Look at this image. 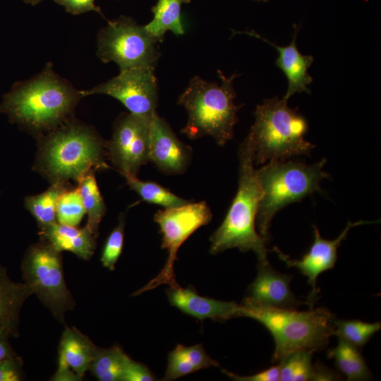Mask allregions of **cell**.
Wrapping results in <instances>:
<instances>
[{"instance_id": "d590c367", "label": "cell", "mask_w": 381, "mask_h": 381, "mask_svg": "<svg viewBox=\"0 0 381 381\" xmlns=\"http://www.w3.org/2000/svg\"><path fill=\"white\" fill-rule=\"evenodd\" d=\"M55 3L65 8L68 13L79 15L88 11H96L103 16L99 6L95 4V0H54Z\"/></svg>"}, {"instance_id": "f35d334b", "label": "cell", "mask_w": 381, "mask_h": 381, "mask_svg": "<svg viewBox=\"0 0 381 381\" xmlns=\"http://www.w3.org/2000/svg\"><path fill=\"white\" fill-rule=\"evenodd\" d=\"M9 335L0 332V362L16 356L8 342Z\"/></svg>"}, {"instance_id": "d6986e66", "label": "cell", "mask_w": 381, "mask_h": 381, "mask_svg": "<svg viewBox=\"0 0 381 381\" xmlns=\"http://www.w3.org/2000/svg\"><path fill=\"white\" fill-rule=\"evenodd\" d=\"M32 294L33 290L29 284L12 281L0 265V332L18 336L20 309Z\"/></svg>"}, {"instance_id": "8992f818", "label": "cell", "mask_w": 381, "mask_h": 381, "mask_svg": "<svg viewBox=\"0 0 381 381\" xmlns=\"http://www.w3.org/2000/svg\"><path fill=\"white\" fill-rule=\"evenodd\" d=\"M287 100L274 97L257 106L255 122L248 135L254 164L287 160L298 155L310 156L315 147L304 138L308 131L306 119L291 109Z\"/></svg>"}, {"instance_id": "2e32d148", "label": "cell", "mask_w": 381, "mask_h": 381, "mask_svg": "<svg viewBox=\"0 0 381 381\" xmlns=\"http://www.w3.org/2000/svg\"><path fill=\"white\" fill-rule=\"evenodd\" d=\"M171 306L184 313L199 320L210 318L225 321L232 318L243 317V308L234 301H222L200 296L192 286L169 287L166 291Z\"/></svg>"}, {"instance_id": "f1b7e54d", "label": "cell", "mask_w": 381, "mask_h": 381, "mask_svg": "<svg viewBox=\"0 0 381 381\" xmlns=\"http://www.w3.org/2000/svg\"><path fill=\"white\" fill-rule=\"evenodd\" d=\"M85 213L82 198L77 188H71L60 195L56 209L58 223L77 226Z\"/></svg>"}, {"instance_id": "277c9868", "label": "cell", "mask_w": 381, "mask_h": 381, "mask_svg": "<svg viewBox=\"0 0 381 381\" xmlns=\"http://www.w3.org/2000/svg\"><path fill=\"white\" fill-rule=\"evenodd\" d=\"M221 84L206 81L199 76L191 79L179 97V104L188 111V119L181 133L190 139L212 137L217 145H224L234 135L237 112L242 107L234 103L233 80L218 71Z\"/></svg>"}, {"instance_id": "836d02e7", "label": "cell", "mask_w": 381, "mask_h": 381, "mask_svg": "<svg viewBox=\"0 0 381 381\" xmlns=\"http://www.w3.org/2000/svg\"><path fill=\"white\" fill-rule=\"evenodd\" d=\"M23 378L22 361L19 356L0 362V381H20Z\"/></svg>"}, {"instance_id": "e0dca14e", "label": "cell", "mask_w": 381, "mask_h": 381, "mask_svg": "<svg viewBox=\"0 0 381 381\" xmlns=\"http://www.w3.org/2000/svg\"><path fill=\"white\" fill-rule=\"evenodd\" d=\"M298 30H295L291 43L289 46L281 47L262 38L255 32L248 34L255 36L275 47L279 52L276 65L282 69L288 80V88L284 98L289 99L297 92L310 93L308 85L313 82L312 77L308 73V69L313 62V57L301 54L296 47V39Z\"/></svg>"}, {"instance_id": "7a4b0ae2", "label": "cell", "mask_w": 381, "mask_h": 381, "mask_svg": "<svg viewBox=\"0 0 381 381\" xmlns=\"http://www.w3.org/2000/svg\"><path fill=\"white\" fill-rule=\"evenodd\" d=\"M107 142L91 127L72 120L38 137L33 169L51 183L78 181L107 169Z\"/></svg>"}, {"instance_id": "83f0119b", "label": "cell", "mask_w": 381, "mask_h": 381, "mask_svg": "<svg viewBox=\"0 0 381 381\" xmlns=\"http://www.w3.org/2000/svg\"><path fill=\"white\" fill-rule=\"evenodd\" d=\"M334 325L333 335L358 349L362 348L381 329L380 322L370 323L358 320L335 319Z\"/></svg>"}, {"instance_id": "8fae6325", "label": "cell", "mask_w": 381, "mask_h": 381, "mask_svg": "<svg viewBox=\"0 0 381 381\" xmlns=\"http://www.w3.org/2000/svg\"><path fill=\"white\" fill-rule=\"evenodd\" d=\"M151 119L128 113L115 123L107 145V158L123 176H137L140 167L150 161Z\"/></svg>"}, {"instance_id": "cb8c5ba5", "label": "cell", "mask_w": 381, "mask_h": 381, "mask_svg": "<svg viewBox=\"0 0 381 381\" xmlns=\"http://www.w3.org/2000/svg\"><path fill=\"white\" fill-rule=\"evenodd\" d=\"M95 171H91L77 181L82 202L87 214L86 226L94 236H99V224L105 214L107 207L98 188Z\"/></svg>"}, {"instance_id": "6da1fadb", "label": "cell", "mask_w": 381, "mask_h": 381, "mask_svg": "<svg viewBox=\"0 0 381 381\" xmlns=\"http://www.w3.org/2000/svg\"><path fill=\"white\" fill-rule=\"evenodd\" d=\"M82 96L47 64L32 78L20 83L7 94L0 111L38 137L71 121Z\"/></svg>"}, {"instance_id": "ba28073f", "label": "cell", "mask_w": 381, "mask_h": 381, "mask_svg": "<svg viewBox=\"0 0 381 381\" xmlns=\"http://www.w3.org/2000/svg\"><path fill=\"white\" fill-rule=\"evenodd\" d=\"M23 277L42 303L60 322L75 301L68 291L62 268L61 252L40 239L26 250L22 262Z\"/></svg>"}, {"instance_id": "52a82bcc", "label": "cell", "mask_w": 381, "mask_h": 381, "mask_svg": "<svg viewBox=\"0 0 381 381\" xmlns=\"http://www.w3.org/2000/svg\"><path fill=\"white\" fill-rule=\"evenodd\" d=\"M326 161L324 158L307 165L299 161L272 160L256 169L262 198L255 225L262 238L268 240L271 222L280 210L307 195L322 193L320 182L329 177L322 169Z\"/></svg>"}, {"instance_id": "5bb4252c", "label": "cell", "mask_w": 381, "mask_h": 381, "mask_svg": "<svg viewBox=\"0 0 381 381\" xmlns=\"http://www.w3.org/2000/svg\"><path fill=\"white\" fill-rule=\"evenodd\" d=\"M191 149L181 142L169 124L155 113L150 121V161L163 173L181 174L190 160Z\"/></svg>"}, {"instance_id": "d4e9b609", "label": "cell", "mask_w": 381, "mask_h": 381, "mask_svg": "<svg viewBox=\"0 0 381 381\" xmlns=\"http://www.w3.org/2000/svg\"><path fill=\"white\" fill-rule=\"evenodd\" d=\"M129 358L117 346L98 349L89 370L100 381H122L124 368Z\"/></svg>"}, {"instance_id": "7c38bea8", "label": "cell", "mask_w": 381, "mask_h": 381, "mask_svg": "<svg viewBox=\"0 0 381 381\" xmlns=\"http://www.w3.org/2000/svg\"><path fill=\"white\" fill-rule=\"evenodd\" d=\"M154 69L142 67L120 71L117 76L80 93L83 97L94 94L111 96L121 102L129 113L151 119L156 113L157 102Z\"/></svg>"}, {"instance_id": "603a6c76", "label": "cell", "mask_w": 381, "mask_h": 381, "mask_svg": "<svg viewBox=\"0 0 381 381\" xmlns=\"http://www.w3.org/2000/svg\"><path fill=\"white\" fill-rule=\"evenodd\" d=\"M327 357L334 361L338 370L346 380H363L371 376L366 362L358 348L339 339L338 344L329 349Z\"/></svg>"}, {"instance_id": "1f68e13d", "label": "cell", "mask_w": 381, "mask_h": 381, "mask_svg": "<svg viewBox=\"0 0 381 381\" xmlns=\"http://www.w3.org/2000/svg\"><path fill=\"white\" fill-rule=\"evenodd\" d=\"M181 349L186 357L193 364L197 370L210 367H218L219 363L210 357L201 344L191 346L181 345Z\"/></svg>"}, {"instance_id": "ac0fdd59", "label": "cell", "mask_w": 381, "mask_h": 381, "mask_svg": "<svg viewBox=\"0 0 381 381\" xmlns=\"http://www.w3.org/2000/svg\"><path fill=\"white\" fill-rule=\"evenodd\" d=\"M40 239L49 243L56 250L70 251L78 258L87 260L96 248V237L85 225L78 229L57 222L40 229Z\"/></svg>"}, {"instance_id": "74e56055", "label": "cell", "mask_w": 381, "mask_h": 381, "mask_svg": "<svg viewBox=\"0 0 381 381\" xmlns=\"http://www.w3.org/2000/svg\"><path fill=\"white\" fill-rule=\"evenodd\" d=\"M340 375L327 367L325 366L322 363L314 364V376L313 380H341Z\"/></svg>"}, {"instance_id": "ab89813d", "label": "cell", "mask_w": 381, "mask_h": 381, "mask_svg": "<svg viewBox=\"0 0 381 381\" xmlns=\"http://www.w3.org/2000/svg\"><path fill=\"white\" fill-rule=\"evenodd\" d=\"M23 1H24L25 3L31 4L32 6H35L40 3L43 0H23Z\"/></svg>"}, {"instance_id": "4fadbf2b", "label": "cell", "mask_w": 381, "mask_h": 381, "mask_svg": "<svg viewBox=\"0 0 381 381\" xmlns=\"http://www.w3.org/2000/svg\"><path fill=\"white\" fill-rule=\"evenodd\" d=\"M378 221L360 220L356 222H348L346 226L340 235L334 240L323 238L316 226L313 225L314 240L307 253L300 260L292 259L282 253L279 248L274 246L272 251L275 253L279 258L284 262L288 267H296L308 278V284L311 286V291L307 298L308 306L313 308L319 289L316 282L318 277L325 271L334 267L337 259V250L341 243L346 238L350 229L354 226L377 223Z\"/></svg>"}, {"instance_id": "f546056e", "label": "cell", "mask_w": 381, "mask_h": 381, "mask_svg": "<svg viewBox=\"0 0 381 381\" xmlns=\"http://www.w3.org/2000/svg\"><path fill=\"white\" fill-rule=\"evenodd\" d=\"M125 226V216L121 213L119 216V223L109 235L101 256V261L104 267L114 270L115 265L121 254L123 246Z\"/></svg>"}, {"instance_id": "9c48e42d", "label": "cell", "mask_w": 381, "mask_h": 381, "mask_svg": "<svg viewBox=\"0 0 381 381\" xmlns=\"http://www.w3.org/2000/svg\"><path fill=\"white\" fill-rule=\"evenodd\" d=\"M158 40L145 25L121 16L108 21L97 37V56L104 63L114 61L124 71L135 68H155L160 56Z\"/></svg>"}, {"instance_id": "30bf717a", "label": "cell", "mask_w": 381, "mask_h": 381, "mask_svg": "<svg viewBox=\"0 0 381 381\" xmlns=\"http://www.w3.org/2000/svg\"><path fill=\"white\" fill-rule=\"evenodd\" d=\"M212 217L211 210L205 201L189 202L179 207L157 211L154 220L159 226L162 234V248L167 250L168 257L161 272L133 296L140 295L162 284L172 288L180 286L176 282L174 267L178 250L193 232L207 224Z\"/></svg>"}, {"instance_id": "3957f363", "label": "cell", "mask_w": 381, "mask_h": 381, "mask_svg": "<svg viewBox=\"0 0 381 381\" xmlns=\"http://www.w3.org/2000/svg\"><path fill=\"white\" fill-rule=\"evenodd\" d=\"M239 178L237 193L219 228L210 236V253L215 255L237 248L253 251L259 264L268 263L267 241L255 229L262 190L254 168L253 150L247 135L238 150Z\"/></svg>"}, {"instance_id": "7402d4cb", "label": "cell", "mask_w": 381, "mask_h": 381, "mask_svg": "<svg viewBox=\"0 0 381 381\" xmlns=\"http://www.w3.org/2000/svg\"><path fill=\"white\" fill-rule=\"evenodd\" d=\"M69 182H56L44 192L25 198V207L36 219L40 229L56 222V209L60 195L71 188Z\"/></svg>"}, {"instance_id": "8d00e7d4", "label": "cell", "mask_w": 381, "mask_h": 381, "mask_svg": "<svg viewBox=\"0 0 381 381\" xmlns=\"http://www.w3.org/2000/svg\"><path fill=\"white\" fill-rule=\"evenodd\" d=\"M82 376L71 370V368L62 359L59 358L58 368L51 380L54 381H79Z\"/></svg>"}, {"instance_id": "d6a6232c", "label": "cell", "mask_w": 381, "mask_h": 381, "mask_svg": "<svg viewBox=\"0 0 381 381\" xmlns=\"http://www.w3.org/2000/svg\"><path fill=\"white\" fill-rule=\"evenodd\" d=\"M155 377L143 364L128 358L123 374L122 381H153Z\"/></svg>"}, {"instance_id": "ffe728a7", "label": "cell", "mask_w": 381, "mask_h": 381, "mask_svg": "<svg viewBox=\"0 0 381 381\" xmlns=\"http://www.w3.org/2000/svg\"><path fill=\"white\" fill-rule=\"evenodd\" d=\"M98 348L75 328L66 327L61 338L59 358L75 373L83 377Z\"/></svg>"}, {"instance_id": "e575fe53", "label": "cell", "mask_w": 381, "mask_h": 381, "mask_svg": "<svg viewBox=\"0 0 381 381\" xmlns=\"http://www.w3.org/2000/svg\"><path fill=\"white\" fill-rule=\"evenodd\" d=\"M224 374L236 381H278L279 380V365L270 367L261 372L248 376H240L229 372L226 369H222Z\"/></svg>"}, {"instance_id": "4dcf8cb0", "label": "cell", "mask_w": 381, "mask_h": 381, "mask_svg": "<svg viewBox=\"0 0 381 381\" xmlns=\"http://www.w3.org/2000/svg\"><path fill=\"white\" fill-rule=\"evenodd\" d=\"M197 371V369L186 357L181 349V344L169 353L168 365L162 380H174Z\"/></svg>"}, {"instance_id": "484cf974", "label": "cell", "mask_w": 381, "mask_h": 381, "mask_svg": "<svg viewBox=\"0 0 381 381\" xmlns=\"http://www.w3.org/2000/svg\"><path fill=\"white\" fill-rule=\"evenodd\" d=\"M127 184L147 202L159 205L164 208L179 207L189 202L169 190L152 181H143L137 176H125Z\"/></svg>"}, {"instance_id": "5b68a950", "label": "cell", "mask_w": 381, "mask_h": 381, "mask_svg": "<svg viewBox=\"0 0 381 381\" xmlns=\"http://www.w3.org/2000/svg\"><path fill=\"white\" fill-rule=\"evenodd\" d=\"M244 316L262 324L272 334L275 349L273 362L299 351L325 349L333 335L335 318L327 309L305 312L261 306L243 301Z\"/></svg>"}, {"instance_id": "4316f807", "label": "cell", "mask_w": 381, "mask_h": 381, "mask_svg": "<svg viewBox=\"0 0 381 381\" xmlns=\"http://www.w3.org/2000/svg\"><path fill=\"white\" fill-rule=\"evenodd\" d=\"M313 351H299L289 353L279 361V380H313Z\"/></svg>"}, {"instance_id": "9a60e30c", "label": "cell", "mask_w": 381, "mask_h": 381, "mask_svg": "<svg viewBox=\"0 0 381 381\" xmlns=\"http://www.w3.org/2000/svg\"><path fill=\"white\" fill-rule=\"evenodd\" d=\"M292 276L274 270L270 263L258 264L256 278L243 299L251 303L274 308L295 309L301 304L290 289Z\"/></svg>"}, {"instance_id": "44dd1931", "label": "cell", "mask_w": 381, "mask_h": 381, "mask_svg": "<svg viewBox=\"0 0 381 381\" xmlns=\"http://www.w3.org/2000/svg\"><path fill=\"white\" fill-rule=\"evenodd\" d=\"M190 1L158 0L152 9L154 14L153 18L145 25V28L159 42L163 41L167 31H171L178 35L184 34L181 8L183 4L188 3Z\"/></svg>"}]
</instances>
